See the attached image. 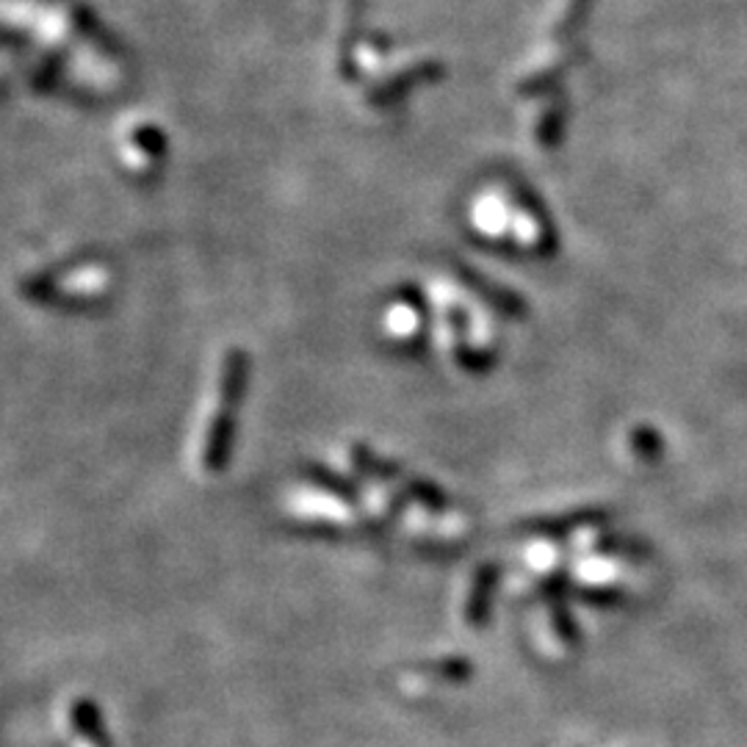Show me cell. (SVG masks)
Returning <instances> with one entry per match:
<instances>
[{"mask_svg": "<svg viewBox=\"0 0 747 747\" xmlns=\"http://www.w3.org/2000/svg\"><path fill=\"white\" fill-rule=\"evenodd\" d=\"M288 531L299 537H308V540H347L349 537V526L341 524V520H330V518H294L288 520Z\"/></svg>", "mask_w": 747, "mask_h": 747, "instance_id": "cell-10", "label": "cell"}, {"mask_svg": "<svg viewBox=\"0 0 747 747\" xmlns=\"http://www.w3.org/2000/svg\"><path fill=\"white\" fill-rule=\"evenodd\" d=\"M246 377V360L241 352H224L219 358L217 371H213L211 383L206 394L208 399V418L202 424V449L200 465L206 474H222L230 462L233 451V432H235V405H239V391Z\"/></svg>", "mask_w": 747, "mask_h": 747, "instance_id": "cell-4", "label": "cell"}, {"mask_svg": "<svg viewBox=\"0 0 747 747\" xmlns=\"http://www.w3.org/2000/svg\"><path fill=\"white\" fill-rule=\"evenodd\" d=\"M551 628L562 645H571L573 648V645L582 642V626L571 615V606H568L565 598L551 601Z\"/></svg>", "mask_w": 747, "mask_h": 747, "instance_id": "cell-12", "label": "cell"}, {"mask_svg": "<svg viewBox=\"0 0 747 747\" xmlns=\"http://www.w3.org/2000/svg\"><path fill=\"white\" fill-rule=\"evenodd\" d=\"M405 491L413 498V504H418L421 509H427L429 515H449L454 509L449 493L443 487L435 485L432 480H424V476H405Z\"/></svg>", "mask_w": 747, "mask_h": 747, "instance_id": "cell-9", "label": "cell"}, {"mask_svg": "<svg viewBox=\"0 0 747 747\" xmlns=\"http://www.w3.org/2000/svg\"><path fill=\"white\" fill-rule=\"evenodd\" d=\"M465 283L469 279L460 277H435L429 283L432 341L440 360L454 369H482L496 352V316Z\"/></svg>", "mask_w": 747, "mask_h": 747, "instance_id": "cell-2", "label": "cell"}, {"mask_svg": "<svg viewBox=\"0 0 747 747\" xmlns=\"http://www.w3.org/2000/svg\"><path fill=\"white\" fill-rule=\"evenodd\" d=\"M424 321H427V316H424L416 299L396 297L383 310V336L396 347H410L424 332Z\"/></svg>", "mask_w": 747, "mask_h": 747, "instance_id": "cell-6", "label": "cell"}, {"mask_svg": "<svg viewBox=\"0 0 747 747\" xmlns=\"http://www.w3.org/2000/svg\"><path fill=\"white\" fill-rule=\"evenodd\" d=\"M69 725L89 747H114L109 728H106L103 708L91 697H75L69 706Z\"/></svg>", "mask_w": 747, "mask_h": 747, "instance_id": "cell-7", "label": "cell"}, {"mask_svg": "<svg viewBox=\"0 0 747 747\" xmlns=\"http://www.w3.org/2000/svg\"><path fill=\"white\" fill-rule=\"evenodd\" d=\"M469 228L487 244L537 252L546 244V224L540 213L518 200L509 183H487L471 197Z\"/></svg>", "mask_w": 747, "mask_h": 747, "instance_id": "cell-3", "label": "cell"}, {"mask_svg": "<svg viewBox=\"0 0 747 747\" xmlns=\"http://www.w3.org/2000/svg\"><path fill=\"white\" fill-rule=\"evenodd\" d=\"M424 670H427L429 675H435V679L449 681V684H465V681H471L476 668L469 657H443L424 664Z\"/></svg>", "mask_w": 747, "mask_h": 747, "instance_id": "cell-11", "label": "cell"}, {"mask_svg": "<svg viewBox=\"0 0 747 747\" xmlns=\"http://www.w3.org/2000/svg\"><path fill=\"white\" fill-rule=\"evenodd\" d=\"M9 23L18 25L20 34L31 36L36 56L64 67L67 80L86 91H109L120 84V58L91 40L78 25V18L64 3H31L20 0L18 12L9 9Z\"/></svg>", "mask_w": 747, "mask_h": 747, "instance_id": "cell-1", "label": "cell"}, {"mask_svg": "<svg viewBox=\"0 0 747 747\" xmlns=\"http://www.w3.org/2000/svg\"><path fill=\"white\" fill-rule=\"evenodd\" d=\"M144 133L147 125H128V131L117 139V147H120V158L125 161L128 169L142 172L153 169V164L158 161V155L164 153V144H161V131L155 136H150L144 142Z\"/></svg>", "mask_w": 747, "mask_h": 747, "instance_id": "cell-8", "label": "cell"}, {"mask_svg": "<svg viewBox=\"0 0 747 747\" xmlns=\"http://www.w3.org/2000/svg\"><path fill=\"white\" fill-rule=\"evenodd\" d=\"M498 582H502V565L498 562H485V565L476 568L474 579H471L469 598L462 606V617H465L471 628H485L491 623Z\"/></svg>", "mask_w": 747, "mask_h": 747, "instance_id": "cell-5", "label": "cell"}]
</instances>
